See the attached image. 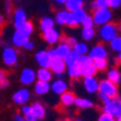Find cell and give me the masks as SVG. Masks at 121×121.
Returning a JSON list of instances; mask_svg holds the SVG:
<instances>
[{
    "label": "cell",
    "instance_id": "cell-1",
    "mask_svg": "<svg viewBox=\"0 0 121 121\" xmlns=\"http://www.w3.org/2000/svg\"><path fill=\"white\" fill-rule=\"evenodd\" d=\"M104 112H107L115 118L121 115V97H112L104 103Z\"/></svg>",
    "mask_w": 121,
    "mask_h": 121
},
{
    "label": "cell",
    "instance_id": "cell-2",
    "mask_svg": "<svg viewBox=\"0 0 121 121\" xmlns=\"http://www.w3.org/2000/svg\"><path fill=\"white\" fill-rule=\"evenodd\" d=\"M98 91H99V93L105 94L110 98L116 97L117 94H118L117 84L111 82L108 79L107 80H102L101 82H98Z\"/></svg>",
    "mask_w": 121,
    "mask_h": 121
},
{
    "label": "cell",
    "instance_id": "cell-3",
    "mask_svg": "<svg viewBox=\"0 0 121 121\" xmlns=\"http://www.w3.org/2000/svg\"><path fill=\"white\" fill-rule=\"evenodd\" d=\"M117 26L112 23H106L104 25H102V28L99 30V35L101 38L104 41H110L117 36Z\"/></svg>",
    "mask_w": 121,
    "mask_h": 121
},
{
    "label": "cell",
    "instance_id": "cell-4",
    "mask_svg": "<svg viewBox=\"0 0 121 121\" xmlns=\"http://www.w3.org/2000/svg\"><path fill=\"white\" fill-rule=\"evenodd\" d=\"M93 21L96 25H104L111 20V12L108 8L101 9V10H94L93 12Z\"/></svg>",
    "mask_w": 121,
    "mask_h": 121
},
{
    "label": "cell",
    "instance_id": "cell-5",
    "mask_svg": "<svg viewBox=\"0 0 121 121\" xmlns=\"http://www.w3.org/2000/svg\"><path fill=\"white\" fill-rule=\"evenodd\" d=\"M49 68L51 69V71H53L56 75L63 73L66 69V64L64 62V58L60 57V56H54L51 57V62H50V66Z\"/></svg>",
    "mask_w": 121,
    "mask_h": 121
},
{
    "label": "cell",
    "instance_id": "cell-6",
    "mask_svg": "<svg viewBox=\"0 0 121 121\" xmlns=\"http://www.w3.org/2000/svg\"><path fill=\"white\" fill-rule=\"evenodd\" d=\"M86 15V14L82 8H80V9L76 11H73V12H70V17L68 20L67 25L70 26V27H77L79 24H81V22H82V20L84 18Z\"/></svg>",
    "mask_w": 121,
    "mask_h": 121
},
{
    "label": "cell",
    "instance_id": "cell-7",
    "mask_svg": "<svg viewBox=\"0 0 121 121\" xmlns=\"http://www.w3.org/2000/svg\"><path fill=\"white\" fill-rule=\"evenodd\" d=\"M2 58L7 65L12 66L17 60V53L13 48H5L2 52Z\"/></svg>",
    "mask_w": 121,
    "mask_h": 121
},
{
    "label": "cell",
    "instance_id": "cell-8",
    "mask_svg": "<svg viewBox=\"0 0 121 121\" xmlns=\"http://www.w3.org/2000/svg\"><path fill=\"white\" fill-rule=\"evenodd\" d=\"M43 39H44L49 44H55L60 41V33L55 28L53 27L51 29H48L43 31Z\"/></svg>",
    "mask_w": 121,
    "mask_h": 121
},
{
    "label": "cell",
    "instance_id": "cell-9",
    "mask_svg": "<svg viewBox=\"0 0 121 121\" xmlns=\"http://www.w3.org/2000/svg\"><path fill=\"white\" fill-rule=\"evenodd\" d=\"M30 93L27 89H21V90L16 91L13 95V102L17 105H23L29 99Z\"/></svg>",
    "mask_w": 121,
    "mask_h": 121
},
{
    "label": "cell",
    "instance_id": "cell-10",
    "mask_svg": "<svg viewBox=\"0 0 121 121\" xmlns=\"http://www.w3.org/2000/svg\"><path fill=\"white\" fill-rule=\"evenodd\" d=\"M35 79H36V73L31 68H25V69L22 71L21 77H20L21 82H22L23 84H25V86L31 84V83L35 81Z\"/></svg>",
    "mask_w": 121,
    "mask_h": 121
},
{
    "label": "cell",
    "instance_id": "cell-11",
    "mask_svg": "<svg viewBox=\"0 0 121 121\" xmlns=\"http://www.w3.org/2000/svg\"><path fill=\"white\" fill-rule=\"evenodd\" d=\"M83 84H84L86 92H89V93H95L96 91H98V81L94 78V76L84 77Z\"/></svg>",
    "mask_w": 121,
    "mask_h": 121
},
{
    "label": "cell",
    "instance_id": "cell-12",
    "mask_svg": "<svg viewBox=\"0 0 121 121\" xmlns=\"http://www.w3.org/2000/svg\"><path fill=\"white\" fill-rule=\"evenodd\" d=\"M90 57L92 58V60H96V58H106L107 57V50H106V48L104 45L97 44L90 51Z\"/></svg>",
    "mask_w": 121,
    "mask_h": 121
},
{
    "label": "cell",
    "instance_id": "cell-13",
    "mask_svg": "<svg viewBox=\"0 0 121 121\" xmlns=\"http://www.w3.org/2000/svg\"><path fill=\"white\" fill-rule=\"evenodd\" d=\"M36 60L41 67H49L51 62V56L49 55L48 51H39L36 54Z\"/></svg>",
    "mask_w": 121,
    "mask_h": 121
},
{
    "label": "cell",
    "instance_id": "cell-14",
    "mask_svg": "<svg viewBox=\"0 0 121 121\" xmlns=\"http://www.w3.org/2000/svg\"><path fill=\"white\" fill-rule=\"evenodd\" d=\"M26 21H27L26 20V14L22 9H17V10L15 11L14 12V17H13V22H14V26H15L16 29L20 28Z\"/></svg>",
    "mask_w": 121,
    "mask_h": 121
},
{
    "label": "cell",
    "instance_id": "cell-15",
    "mask_svg": "<svg viewBox=\"0 0 121 121\" xmlns=\"http://www.w3.org/2000/svg\"><path fill=\"white\" fill-rule=\"evenodd\" d=\"M50 89H51V86L49 84V82L38 80V82H36V84H35L34 90H35L36 94H38V95H43V94L48 93Z\"/></svg>",
    "mask_w": 121,
    "mask_h": 121
},
{
    "label": "cell",
    "instance_id": "cell-16",
    "mask_svg": "<svg viewBox=\"0 0 121 121\" xmlns=\"http://www.w3.org/2000/svg\"><path fill=\"white\" fill-rule=\"evenodd\" d=\"M70 17V11L68 10H62L58 11L55 15V23H57L58 25H65L68 23V20Z\"/></svg>",
    "mask_w": 121,
    "mask_h": 121
},
{
    "label": "cell",
    "instance_id": "cell-17",
    "mask_svg": "<svg viewBox=\"0 0 121 121\" xmlns=\"http://www.w3.org/2000/svg\"><path fill=\"white\" fill-rule=\"evenodd\" d=\"M51 89L53 90V92L56 94H63L65 91H67V84L64 80L57 79L51 84Z\"/></svg>",
    "mask_w": 121,
    "mask_h": 121
},
{
    "label": "cell",
    "instance_id": "cell-18",
    "mask_svg": "<svg viewBox=\"0 0 121 121\" xmlns=\"http://www.w3.org/2000/svg\"><path fill=\"white\" fill-rule=\"evenodd\" d=\"M54 50H55L56 56H60V57H62V58H64L68 53L71 51L70 50V45L68 44V43L64 42V41H62V42L56 47V49H54Z\"/></svg>",
    "mask_w": 121,
    "mask_h": 121
},
{
    "label": "cell",
    "instance_id": "cell-19",
    "mask_svg": "<svg viewBox=\"0 0 121 121\" xmlns=\"http://www.w3.org/2000/svg\"><path fill=\"white\" fill-rule=\"evenodd\" d=\"M37 78L40 81H49L52 79V71L49 67H41L37 73Z\"/></svg>",
    "mask_w": 121,
    "mask_h": 121
},
{
    "label": "cell",
    "instance_id": "cell-20",
    "mask_svg": "<svg viewBox=\"0 0 121 121\" xmlns=\"http://www.w3.org/2000/svg\"><path fill=\"white\" fill-rule=\"evenodd\" d=\"M12 41L16 47H24V44L28 41V37L25 35H23L22 33H20V31L16 29V31L13 34Z\"/></svg>",
    "mask_w": 121,
    "mask_h": 121
},
{
    "label": "cell",
    "instance_id": "cell-21",
    "mask_svg": "<svg viewBox=\"0 0 121 121\" xmlns=\"http://www.w3.org/2000/svg\"><path fill=\"white\" fill-rule=\"evenodd\" d=\"M75 99H76V96L71 92L65 91L63 94H60V103L63 104L64 106H70L73 104H75Z\"/></svg>",
    "mask_w": 121,
    "mask_h": 121
},
{
    "label": "cell",
    "instance_id": "cell-22",
    "mask_svg": "<svg viewBox=\"0 0 121 121\" xmlns=\"http://www.w3.org/2000/svg\"><path fill=\"white\" fill-rule=\"evenodd\" d=\"M31 112L37 117V119H43L45 116V109L40 103H35L31 105Z\"/></svg>",
    "mask_w": 121,
    "mask_h": 121
},
{
    "label": "cell",
    "instance_id": "cell-23",
    "mask_svg": "<svg viewBox=\"0 0 121 121\" xmlns=\"http://www.w3.org/2000/svg\"><path fill=\"white\" fill-rule=\"evenodd\" d=\"M64 4L66 7V10L73 12V11H76L80 9V8H82L83 1L82 0H66Z\"/></svg>",
    "mask_w": 121,
    "mask_h": 121
},
{
    "label": "cell",
    "instance_id": "cell-24",
    "mask_svg": "<svg viewBox=\"0 0 121 121\" xmlns=\"http://www.w3.org/2000/svg\"><path fill=\"white\" fill-rule=\"evenodd\" d=\"M67 73L73 78H79L80 76H82L81 75V68L77 63L67 66Z\"/></svg>",
    "mask_w": 121,
    "mask_h": 121
},
{
    "label": "cell",
    "instance_id": "cell-25",
    "mask_svg": "<svg viewBox=\"0 0 121 121\" xmlns=\"http://www.w3.org/2000/svg\"><path fill=\"white\" fill-rule=\"evenodd\" d=\"M54 27V21L53 18L49 17V16H44V17L41 18L40 21V28L42 31H45L48 29H51V28Z\"/></svg>",
    "mask_w": 121,
    "mask_h": 121
},
{
    "label": "cell",
    "instance_id": "cell-26",
    "mask_svg": "<svg viewBox=\"0 0 121 121\" xmlns=\"http://www.w3.org/2000/svg\"><path fill=\"white\" fill-rule=\"evenodd\" d=\"M75 105L81 109H86V108H90L93 106V103L90 101V99H86V98H81V97H76L75 99Z\"/></svg>",
    "mask_w": 121,
    "mask_h": 121
},
{
    "label": "cell",
    "instance_id": "cell-27",
    "mask_svg": "<svg viewBox=\"0 0 121 121\" xmlns=\"http://www.w3.org/2000/svg\"><path fill=\"white\" fill-rule=\"evenodd\" d=\"M17 30L20 31V33H22L23 35H25V36H27V37H29L30 34L33 33V30H34L33 23L26 21V22L24 23V24H23L20 28H17Z\"/></svg>",
    "mask_w": 121,
    "mask_h": 121
},
{
    "label": "cell",
    "instance_id": "cell-28",
    "mask_svg": "<svg viewBox=\"0 0 121 121\" xmlns=\"http://www.w3.org/2000/svg\"><path fill=\"white\" fill-rule=\"evenodd\" d=\"M107 79H108V80H110L111 82L118 84V83L120 82V80H121L120 73L117 70L116 68H112V69H110V70L107 73Z\"/></svg>",
    "mask_w": 121,
    "mask_h": 121
},
{
    "label": "cell",
    "instance_id": "cell-29",
    "mask_svg": "<svg viewBox=\"0 0 121 121\" xmlns=\"http://www.w3.org/2000/svg\"><path fill=\"white\" fill-rule=\"evenodd\" d=\"M73 51H75L78 55H84L88 53V45L83 42H76L73 45Z\"/></svg>",
    "mask_w": 121,
    "mask_h": 121
},
{
    "label": "cell",
    "instance_id": "cell-30",
    "mask_svg": "<svg viewBox=\"0 0 121 121\" xmlns=\"http://www.w3.org/2000/svg\"><path fill=\"white\" fill-rule=\"evenodd\" d=\"M78 54L75 52V51H70L68 53L67 55L64 57V62H65L66 66H69V65H73V64H76L77 60H78Z\"/></svg>",
    "mask_w": 121,
    "mask_h": 121
},
{
    "label": "cell",
    "instance_id": "cell-31",
    "mask_svg": "<svg viewBox=\"0 0 121 121\" xmlns=\"http://www.w3.org/2000/svg\"><path fill=\"white\" fill-rule=\"evenodd\" d=\"M95 73H96V68L93 66V64H90V65H86L81 68V75L83 77H92Z\"/></svg>",
    "mask_w": 121,
    "mask_h": 121
},
{
    "label": "cell",
    "instance_id": "cell-32",
    "mask_svg": "<svg viewBox=\"0 0 121 121\" xmlns=\"http://www.w3.org/2000/svg\"><path fill=\"white\" fill-rule=\"evenodd\" d=\"M92 64L96 68V70H105L107 68V60H106V58H96V60H93Z\"/></svg>",
    "mask_w": 121,
    "mask_h": 121
},
{
    "label": "cell",
    "instance_id": "cell-33",
    "mask_svg": "<svg viewBox=\"0 0 121 121\" xmlns=\"http://www.w3.org/2000/svg\"><path fill=\"white\" fill-rule=\"evenodd\" d=\"M93 63V60L90 57V55H79L78 56V60H77V64H78L79 66H80V68L84 67V66L86 65H90V64Z\"/></svg>",
    "mask_w": 121,
    "mask_h": 121
},
{
    "label": "cell",
    "instance_id": "cell-34",
    "mask_svg": "<svg viewBox=\"0 0 121 121\" xmlns=\"http://www.w3.org/2000/svg\"><path fill=\"white\" fill-rule=\"evenodd\" d=\"M110 42V47L113 51L120 52L121 51V36H116L112 40L109 41Z\"/></svg>",
    "mask_w": 121,
    "mask_h": 121
},
{
    "label": "cell",
    "instance_id": "cell-35",
    "mask_svg": "<svg viewBox=\"0 0 121 121\" xmlns=\"http://www.w3.org/2000/svg\"><path fill=\"white\" fill-rule=\"evenodd\" d=\"M94 35H95V31L93 28H83L81 31V36L84 40H91L94 37Z\"/></svg>",
    "mask_w": 121,
    "mask_h": 121
},
{
    "label": "cell",
    "instance_id": "cell-36",
    "mask_svg": "<svg viewBox=\"0 0 121 121\" xmlns=\"http://www.w3.org/2000/svg\"><path fill=\"white\" fill-rule=\"evenodd\" d=\"M92 8L93 10H101V9H107L108 4L106 0H94L92 3Z\"/></svg>",
    "mask_w": 121,
    "mask_h": 121
},
{
    "label": "cell",
    "instance_id": "cell-37",
    "mask_svg": "<svg viewBox=\"0 0 121 121\" xmlns=\"http://www.w3.org/2000/svg\"><path fill=\"white\" fill-rule=\"evenodd\" d=\"M81 25H82L83 28H92L94 25L93 17L90 16V15H86L84 18L82 20V22H81Z\"/></svg>",
    "mask_w": 121,
    "mask_h": 121
},
{
    "label": "cell",
    "instance_id": "cell-38",
    "mask_svg": "<svg viewBox=\"0 0 121 121\" xmlns=\"http://www.w3.org/2000/svg\"><path fill=\"white\" fill-rule=\"evenodd\" d=\"M8 84H9V82L7 80V75L3 70H0V86L5 88V86H8Z\"/></svg>",
    "mask_w": 121,
    "mask_h": 121
},
{
    "label": "cell",
    "instance_id": "cell-39",
    "mask_svg": "<svg viewBox=\"0 0 121 121\" xmlns=\"http://www.w3.org/2000/svg\"><path fill=\"white\" fill-rule=\"evenodd\" d=\"M97 121H116V119H115V117H113V116L109 115V113L103 112L101 116L98 117V120Z\"/></svg>",
    "mask_w": 121,
    "mask_h": 121
},
{
    "label": "cell",
    "instance_id": "cell-40",
    "mask_svg": "<svg viewBox=\"0 0 121 121\" xmlns=\"http://www.w3.org/2000/svg\"><path fill=\"white\" fill-rule=\"evenodd\" d=\"M107 1V4H108V8H118L119 5L121 4V0H106Z\"/></svg>",
    "mask_w": 121,
    "mask_h": 121
},
{
    "label": "cell",
    "instance_id": "cell-41",
    "mask_svg": "<svg viewBox=\"0 0 121 121\" xmlns=\"http://www.w3.org/2000/svg\"><path fill=\"white\" fill-rule=\"evenodd\" d=\"M24 119H25V121H37L38 119H37V117L34 115L31 111L30 112H28V113H26L25 115V117H24Z\"/></svg>",
    "mask_w": 121,
    "mask_h": 121
},
{
    "label": "cell",
    "instance_id": "cell-42",
    "mask_svg": "<svg viewBox=\"0 0 121 121\" xmlns=\"http://www.w3.org/2000/svg\"><path fill=\"white\" fill-rule=\"evenodd\" d=\"M62 41H64V42L68 43V44L70 45V47H73V45L75 44L76 42H77L75 38H64V39H62Z\"/></svg>",
    "mask_w": 121,
    "mask_h": 121
},
{
    "label": "cell",
    "instance_id": "cell-43",
    "mask_svg": "<svg viewBox=\"0 0 121 121\" xmlns=\"http://www.w3.org/2000/svg\"><path fill=\"white\" fill-rule=\"evenodd\" d=\"M30 111H31V106H23L22 107V112L24 113V115L30 112Z\"/></svg>",
    "mask_w": 121,
    "mask_h": 121
},
{
    "label": "cell",
    "instance_id": "cell-44",
    "mask_svg": "<svg viewBox=\"0 0 121 121\" xmlns=\"http://www.w3.org/2000/svg\"><path fill=\"white\" fill-rule=\"evenodd\" d=\"M24 48H25L26 50H31V49L34 48V43L31 42V41H29V40H28L27 42H26L25 44H24Z\"/></svg>",
    "mask_w": 121,
    "mask_h": 121
},
{
    "label": "cell",
    "instance_id": "cell-45",
    "mask_svg": "<svg viewBox=\"0 0 121 121\" xmlns=\"http://www.w3.org/2000/svg\"><path fill=\"white\" fill-rule=\"evenodd\" d=\"M99 97H101V99L103 101V103H106V102L109 101V98H110V97H108L107 95H105V94H103V93H99Z\"/></svg>",
    "mask_w": 121,
    "mask_h": 121
},
{
    "label": "cell",
    "instance_id": "cell-46",
    "mask_svg": "<svg viewBox=\"0 0 121 121\" xmlns=\"http://www.w3.org/2000/svg\"><path fill=\"white\" fill-rule=\"evenodd\" d=\"M14 120L15 121H25V119H24V117H23L22 115H16V116L14 117Z\"/></svg>",
    "mask_w": 121,
    "mask_h": 121
},
{
    "label": "cell",
    "instance_id": "cell-47",
    "mask_svg": "<svg viewBox=\"0 0 121 121\" xmlns=\"http://www.w3.org/2000/svg\"><path fill=\"white\" fill-rule=\"evenodd\" d=\"M48 53H49V55H50L51 57H54V56H56L55 50H53V49H50V50H48Z\"/></svg>",
    "mask_w": 121,
    "mask_h": 121
},
{
    "label": "cell",
    "instance_id": "cell-48",
    "mask_svg": "<svg viewBox=\"0 0 121 121\" xmlns=\"http://www.w3.org/2000/svg\"><path fill=\"white\" fill-rule=\"evenodd\" d=\"M117 60H118V63H121V51L119 52L118 56H117Z\"/></svg>",
    "mask_w": 121,
    "mask_h": 121
},
{
    "label": "cell",
    "instance_id": "cell-49",
    "mask_svg": "<svg viewBox=\"0 0 121 121\" xmlns=\"http://www.w3.org/2000/svg\"><path fill=\"white\" fill-rule=\"evenodd\" d=\"M54 1H56L57 3H60V4H62V3H65L66 0H54Z\"/></svg>",
    "mask_w": 121,
    "mask_h": 121
},
{
    "label": "cell",
    "instance_id": "cell-50",
    "mask_svg": "<svg viewBox=\"0 0 121 121\" xmlns=\"http://www.w3.org/2000/svg\"><path fill=\"white\" fill-rule=\"evenodd\" d=\"M3 22H4V20H3V16H1V15H0V26L3 24Z\"/></svg>",
    "mask_w": 121,
    "mask_h": 121
},
{
    "label": "cell",
    "instance_id": "cell-51",
    "mask_svg": "<svg viewBox=\"0 0 121 121\" xmlns=\"http://www.w3.org/2000/svg\"><path fill=\"white\" fill-rule=\"evenodd\" d=\"M117 30H118L119 33H121V24H119V25L117 26Z\"/></svg>",
    "mask_w": 121,
    "mask_h": 121
},
{
    "label": "cell",
    "instance_id": "cell-52",
    "mask_svg": "<svg viewBox=\"0 0 121 121\" xmlns=\"http://www.w3.org/2000/svg\"><path fill=\"white\" fill-rule=\"evenodd\" d=\"M116 121H121V115H120V116H118V117H117Z\"/></svg>",
    "mask_w": 121,
    "mask_h": 121
},
{
    "label": "cell",
    "instance_id": "cell-53",
    "mask_svg": "<svg viewBox=\"0 0 121 121\" xmlns=\"http://www.w3.org/2000/svg\"><path fill=\"white\" fill-rule=\"evenodd\" d=\"M77 121H82V120H77Z\"/></svg>",
    "mask_w": 121,
    "mask_h": 121
},
{
    "label": "cell",
    "instance_id": "cell-54",
    "mask_svg": "<svg viewBox=\"0 0 121 121\" xmlns=\"http://www.w3.org/2000/svg\"><path fill=\"white\" fill-rule=\"evenodd\" d=\"M67 121H69V120H67Z\"/></svg>",
    "mask_w": 121,
    "mask_h": 121
}]
</instances>
